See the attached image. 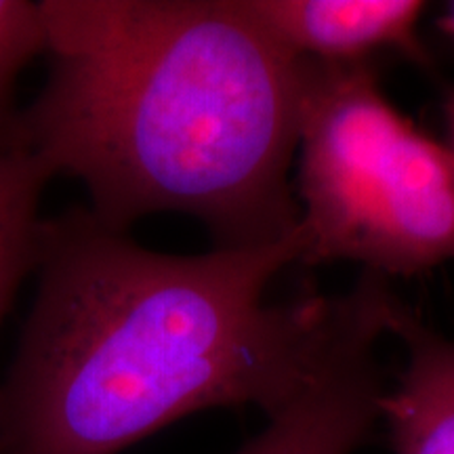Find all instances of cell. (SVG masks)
<instances>
[{"label":"cell","mask_w":454,"mask_h":454,"mask_svg":"<svg viewBox=\"0 0 454 454\" xmlns=\"http://www.w3.org/2000/svg\"><path fill=\"white\" fill-rule=\"evenodd\" d=\"M394 294L368 314L303 394L268 417L257 438L236 454H351L381 421L383 379L377 345L387 334Z\"/></svg>","instance_id":"obj_4"},{"label":"cell","mask_w":454,"mask_h":454,"mask_svg":"<svg viewBox=\"0 0 454 454\" xmlns=\"http://www.w3.org/2000/svg\"><path fill=\"white\" fill-rule=\"evenodd\" d=\"M47 78L17 150L78 179L89 211L129 231L156 213L207 225L215 247L299 230L305 59L240 0H41Z\"/></svg>","instance_id":"obj_2"},{"label":"cell","mask_w":454,"mask_h":454,"mask_svg":"<svg viewBox=\"0 0 454 454\" xmlns=\"http://www.w3.org/2000/svg\"><path fill=\"white\" fill-rule=\"evenodd\" d=\"M448 27H450V30L454 32V9H452V13H450V17H448Z\"/></svg>","instance_id":"obj_10"},{"label":"cell","mask_w":454,"mask_h":454,"mask_svg":"<svg viewBox=\"0 0 454 454\" xmlns=\"http://www.w3.org/2000/svg\"><path fill=\"white\" fill-rule=\"evenodd\" d=\"M299 263L383 278L454 261V152L391 106L366 61L305 59L297 181Z\"/></svg>","instance_id":"obj_3"},{"label":"cell","mask_w":454,"mask_h":454,"mask_svg":"<svg viewBox=\"0 0 454 454\" xmlns=\"http://www.w3.org/2000/svg\"><path fill=\"white\" fill-rule=\"evenodd\" d=\"M253 21L299 59L356 64L381 49L421 53L419 0H240Z\"/></svg>","instance_id":"obj_5"},{"label":"cell","mask_w":454,"mask_h":454,"mask_svg":"<svg viewBox=\"0 0 454 454\" xmlns=\"http://www.w3.org/2000/svg\"><path fill=\"white\" fill-rule=\"evenodd\" d=\"M47 51L41 0H0V150L17 152L21 107L15 87L27 64Z\"/></svg>","instance_id":"obj_8"},{"label":"cell","mask_w":454,"mask_h":454,"mask_svg":"<svg viewBox=\"0 0 454 454\" xmlns=\"http://www.w3.org/2000/svg\"><path fill=\"white\" fill-rule=\"evenodd\" d=\"M51 170L30 152L0 150V325L21 282L38 268L41 200Z\"/></svg>","instance_id":"obj_7"},{"label":"cell","mask_w":454,"mask_h":454,"mask_svg":"<svg viewBox=\"0 0 454 454\" xmlns=\"http://www.w3.org/2000/svg\"><path fill=\"white\" fill-rule=\"evenodd\" d=\"M387 334L406 349L395 387L379 400L391 448L395 454H454V340L431 331L397 297Z\"/></svg>","instance_id":"obj_6"},{"label":"cell","mask_w":454,"mask_h":454,"mask_svg":"<svg viewBox=\"0 0 454 454\" xmlns=\"http://www.w3.org/2000/svg\"><path fill=\"white\" fill-rule=\"evenodd\" d=\"M444 118H446V127H448V145L452 147L454 152V90L452 93H448V98L444 101Z\"/></svg>","instance_id":"obj_9"},{"label":"cell","mask_w":454,"mask_h":454,"mask_svg":"<svg viewBox=\"0 0 454 454\" xmlns=\"http://www.w3.org/2000/svg\"><path fill=\"white\" fill-rule=\"evenodd\" d=\"M301 230L261 247L150 251L89 208L44 219L38 291L0 385V454H121L208 408L268 417L333 364L387 280L271 303Z\"/></svg>","instance_id":"obj_1"}]
</instances>
